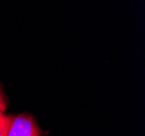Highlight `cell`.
I'll use <instances>...</instances> for the list:
<instances>
[{
    "mask_svg": "<svg viewBox=\"0 0 145 136\" xmlns=\"http://www.w3.org/2000/svg\"><path fill=\"white\" fill-rule=\"evenodd\" d=\"M0 112H2V111H0Z\"/></svg>",
    "mask_w": 145,
    "mask_h": 136,
    "instance_id": "4",
    "label": "cell"
},
{
    "mask_svg": "<svg viewBox=\"0 0 145 136\" xmlns=\"http://www.w3.org/2000/svg\"><path fill=\"white\" fill-rule=\"evenodd\" d=\"M11 123V116H6L0 112V136H7Z\"/></svg>",
    "mask_w": 145,
    "mask_h": 136,
    "instance_id": "2",
    "label": "cell"
},
{
    "mask_svg": "<svg viewBox=\"0 0 145 136\" xmlns=\"http://www.w3.org/2000/svg\"><path fill=\"white\" fill-rule=\"evenodd\" d=\"M42 131L35 118L28 113L11 116V123L7 136H41Z\"/></svg>",
    "mask_w": 145,
    "mask_h": 136,
    "instance_id": "1",
    "label": "cell"
},
{
    "mask_svg": "<svg viewBox=\"0 0 145 136\" xmlns=\"http://www.w3.org/2000/svg\"><path fill=\"white\" fill-rule=\"evenodd\" d=\"M7 108V98L2 90V86L0 84V111H5Z\"/></svg>",
    "mask_w": 145,
    "mask_h": 136,
    "instance_id": "3",
    "label": "cell"
}]
</instances>
